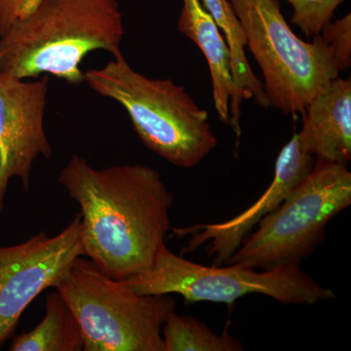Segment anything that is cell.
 <instances>
[{"mask_svg":"<svg viewBox=\"0 0 351 351\" xmlns=\"http://www.w3.org/2000/svg\"><path fill=\"white\" fill-rule=\"evenodd\" d=\"M38 2L39 0H0V36Z\"/></svg>","mask_w":351,"mask_h":351,"instance_id":"ac0fdd59","label":"cell"},{"mask_svg":"<svg viewBox=\"0 0 351 351\" xmlns=\"http://www.w3.org/2000/svg\"><path fill=\"white\" fill-rule=\"evenodd\" d=\"M49 77L21 80L0 71V211L11 180L19 178L29 189L32 165L39 156L50 158L45 128Z\"/></svg>","mask_w":351,"mask_h":351,"instance_id":"9c48e42d","label":"cell"},{"mask_svg":"<svg viewBox=\"0 0 351 351\" xmlns=\"http://www.w3.org/2000/svg\"><path fill=\"white\" fill-rule=\"evenodd\" d=\"M241 24L246 46L262 69L269 107L283 114L302 113L322 90L339 77L331 47L320 36L298 38L277 0H228Z\"/></svg>","mask_w":351,"mask_h":351,"instance_id":"5b68a950","label":"cell"},{"mask_svg":"<svg viewBox=\"0 0 351 351\" xmlns=\"http://www.w3.org/2000/svg\"><path fill=\"white\" fill-rule=\"evenodd\" d=\"M331 47L339 71H346L351 64V15L348 13L336 22L328 23L319 34Z\"/></svg>","mask_w":351,"mask_h":351,"instance_id":"e0dca14e","label":"cell"},{"mask_svg":"<svg viewBox=\"0 0 351 351\" xmlns=\"http://www.w3.org/2000/svg\"><path fill=\"white\" fill-rule=\"evenodd\" d=\"M294 12L291 23L307 38L319 36L323 27L331 22L335 11L346 0H287Z\"/></svg>","mask_w":351,"mask_h":351,"instance_id":"2e32d148","label":"cell"},{"mask_svg":"<svg viewBox=\"0 0 351 351\" xmlns=\"http://www.w3.org/2000/svg\"><path fill=\"white\" fill-rule=\"evenodd\" d=\"M314 164L315 157L302 149L299 134L295 133L279 154L269 189L248 209L223 223L171 228L173 234L178 237H191L182 253L195 251L208 243V254L214 256L212 265H225L254 226L280 206L291 191L311 172Z\"/></svg>","mask_w":351,"mask_h":351,"instance_id":"30bf717a","label":"cell"},{"mask_svg":"<svg viewBox=\"0 0 351 351\" xmlns=\"http://www.w3.org/2000/svg\"><path fill=\"white\" fill-rule=\"evenodd\" d=\"M43 320L31 331L14 338L11 351H82L83 337L78 321L61 293L46 297Z\"/></svg>","mask_w":351,"mask_h":351,"instance_id":"4fadbf2b","label":"cell"},{"mask_svg":"<svg viewBox=\"0 0 351 351\" xmlns=\"http://www.w3.org/2000/svg\"><path fill=\"white\" fill-rule=\"evenodd\" d=\"M165 351H240L239 339L225 332L217 334L193 316L179 315L175 311L166 318L162 326Z\"/></svg>","mask_w":351,"mask_h":351,"instance_id":"9a60e30c","label":"cell"},{"mask_svg":"<svg viewBox=\"0 0 351 351\" xmlns=\"http://www.w3.org/2000/svg\"><path fill=\"white\" fill-rule=\"evenodd\" d=\"M299 134L315 159L348 166L351 160V80L337 77L307 106Z\"/></svg>","mask_w":351,"mask_h":351,"instance_id":"7c38bea8","label":"cell"},{"mask_svg":"<svg viewBox=\"0 0 351 351\" xmlns=\"http://www.w3.org/2000/svg\"><path fill=\"white\" fill-rule=\"evenodd\" d=\"M143 295L178 294L186 302L232 304L240 298L262 294L286 304H314L335 299L300 265L257 271L243 265L205 267L176 255L164 244L152 267L123 281Z\"/></svg>","mask_w":351,"mask_h":351,"instance_id":"52a82bcc","label":"cell"},{"mask_svg":"<svg viewBox=\"0 0 351 351\" xmlns=\"http://www.w3.org/2000/svg\"><path fill=\"white\" fill-rule=\"evenodd\" d=\"M97 94L124 108L143 144L180 168L195 167L218 145L209 114L169 78L147 77L124 56L84 71Z\"/></svg>","mask_w":351,"mask_h":351,"instance_id":"3957f363","label":"cell"},{"mask_svg":"<svg viewBox=\"0 0 351 351\" xmlns=\"http://www.w3.org/2000/svg\"><path fill=\"white\" fill-rule=\"evenodd\" d=\"M202 2L205 10L225 34L232 56L233 80L240 93L244 99L255 100L260 107L269 108L263 82L254 73L247 59L246 38L230 2L228 0H202Z\"/></svg>","mask_w":351,"mask_h":351,"instance_id":"5bb4252c","label":"cell"},{"mask_svg":"<svg viewBox=\"0 0 351 351\" xmlns=\"http://www.w3.org/2000/svg\"><path fill=\"white\" fill-rule=\"evenodd\" d=\"M350 204L348 166L315 159L311 172L226 263L263 270L300 265L324 239L329 221Z\"/></svg>","mask_w":351,"mask_h":351,"instance_id":"8992f818","label":"cell"},{"mask_svg":"<svg viewBox=\"0 0 351 351\" xmlns=\"http://www.w3.org/2000/svg\"><path fill=\"white\" fill-rule=\"evenodd\" d=\"M178 29L202 51L211 73L213 100L219 120L241 136L243 96L233 80L232 56L226 40L199 0H182Z\"/></svg>","mask_w":351,"mask_h":351,"instance_id":"8fae6325","label":"cell"},{"mask_svg":"<svg viewBox=\"0 0 351 351\" xmlns=\"http://www.w3.org/2000/svg\"><path fill=\"white\" fill-rule=\"evenodd\" d=\"M123 36L119 0H39L0 36V71L80 84L84 58L98 50L123 56Z\"/></svg>","mask_w":351,"mask_h":351,"instance_id":"7a4b0ae2","label":"cell"},{"mask_svg":"<svg viewBox=\"0 0 351 351\" xmlns=\"http://www.w3.org/2000/svg\"><path fill=\"white\" fill-rule=\"evenodd\" d=\"M58 182L80 204L83 256L119 281L152 267L174 202L158 171L138 163L96 169L73 156Z\"/></svg>","mask_w":351,"mask_h":351,"instance_id":"6da1fadb","label":"cell"},{"mask_svg":"<svg viewBox=\"0 0 351 351\" xmlns=\"http://www.w3.org/2000/svg\"><path fill=\"white\" fill-rule=\"evenodd\" d=\"M80 256V213L55 237L39 232L24 243L0 247V346L13 336L29 304L54 287Z\"/></svg>","mask_w":351,"mask_h":351,"instance_id":"ba28073f","label":"cell"},{"mask_svg":"<svg viewBox=\"0 0 351 351\" xmlns=\"http://www.w3.org/2000/svg\"><path fill=\"white\" fill-rule=\"evenodd\" d=\"M78 321L85 351H165L162 326L175 311L169 295H143L77 257L54 285Z\"/></svg>","mask_w":351,"mask_h":351,"instance_id":"277c9868","label":"cell"}]
</instances>
